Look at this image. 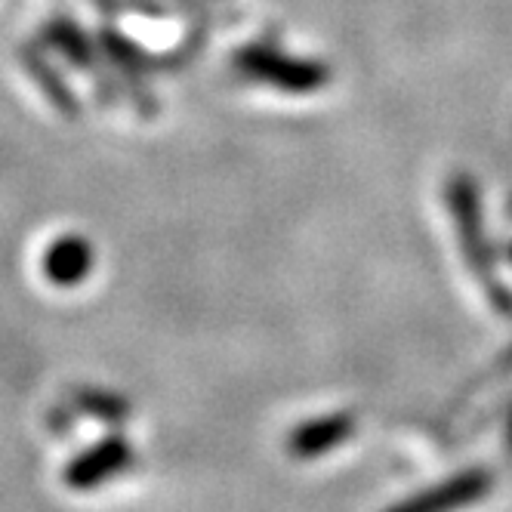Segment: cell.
<instances>
[{
    "mask_svg": "<svg viewBox=\"0 0 512 512\" xmlns=\"http://www.w3.org/2000/svg\"><path fill=\"white\" fill-rule=\"evenodd\" d=\"M491 475L482 469H472V472H460L457 479L438 485L408 503H401L392 512H457L463 506L479 503L488 491H491Z\"/></svg>",
    "mask_w": 512,
    "mask_h": 512,
    "instance_id": "cell-1",
    "label": "cell"
}]
</instances>
